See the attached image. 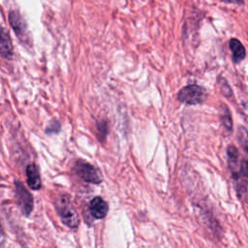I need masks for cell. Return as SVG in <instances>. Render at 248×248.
I'll return each mask as SVG.
<instances>
[{
  "mask_svg": "<svg viewBox=\"0 0 248 248\" xmlns=\"http://www.w3.org/2000/svg\"><path fill=\"white\" fill-rule=\"evenodd\" d=\"M55 206L60 219L65 226L71 229L78 228L79 223L78 214L67 196H62L59 201H57Z\"/></svg>",
  "mask_w": 248,
  "mask_h": 248,
  "instance_id": "6da1fadb",
  "label": "cell"
},
{
  "mask_svg": "<svg viewBox=\"0 0 248 248\" xmlns=\"http://www.w3.org/2000/svg\"><path fill=\"white\" fill-rule=\"evenodd\" d=\"M206 92L203 87L198 84H189L184 86L177 93V99L187 105H198L204 101Z\"/></svg>",
  "mask_w": 248,
  "mask_h": 248,
  "instance_id": "7a4b0ae2",
  "label": "cell"
},
{
  "mask_svg": "<svg viewBox=\"0 0 248 248\" xmlns=\"http://www.w3.org/2000/svg\"><path fill=\"white\" fill-rule=\"evenodd\" d=\"M75 170L77 174L86 182L93 184H99L102 182V176L99 170L86 161L78 160L75 163Z\"/></svg>",
  "mask_w": 248,
  "mask_h": 248,
  "instance_id": "3957f363",
  "label": "cell"
},
{
  "mask_svg": "<svg viewBox=\"0 0 248 248\" xmlns=\"http://www.w3.org/2000/svg\"><path fill=\"white\" fill-rule=\"evenodd\" d=\"M15 187L18 205L21 209L22 214L27 217L33 210V197L20 181H15Z\"/></svg>",
  "mask_w": 248,
  "mask_h": 248,
  "instance_id": "277c9868",
  "label": "cell"
},
{
  "mask_svg": "<svg viewBox=\"0 0 248 248\" xmlns=\"http://www.w3.org/2000/svg\"><path fill=\"white\" fill-rule=\"evenodd\" d=\"M9 22L17 38L24 44L29 43V35L27 33V26L17 11H11L9 13Z\"/></svg>",
  "mask_w": 248,
  "mask_h": 248,
  "instance_id": "5b68a950",
  "label": "cell"
},
{
  "mask_svg": "<svg viewBox=\"0 0 248 248\" xmlns=\"http://www.w3.org/2000/svg\"><path fill=\"white\" fill-rule=\"evenodd\" d=\"M89 211L95 219H103L108 214V205L101 197H95L89 203Z\"/></svg>",
  "mask_w": 248,
  "mask_h": 248,
  "instance_id": "8992f818",
  "label": "cell"
},
{
  "mask_svg": "<svg viewBox=\"0 0 248 248\" xmlns=\"http://www.w3.org/2000/svg\"><path fill=\"white\" fill-rule=\"evenodd\" d=\"M227 153H228L229 168L232 171V174L235 180H239L241 173H240V165H238V151L233 145H230L227 149Z\"/></svg>",
  "mask_w": 248,
  "mask_h": 248,
  "instance_id": "52a82bcc",
  "label": "cell"
},
{
  "mask_svg": "<svg viewBox=\"0 0 248 248\" xmlns=\"http://www.w3.org/2000/svg\"><path fill=\"white\" fill-rule=\"evenodd\" d=\"M26 180L28 186L32 190H39L42 187L41 175L39 172V169L35 164H29L26 167Z\"/></svg>",
  "mask_w": 248,
  "mask_h": 248,
  "instance_id": "ba28073f",
  "label": "cell"
},
{
  "mask_svg": "<svg viewBox=\"0 0 248 248\" xmlns=\"http://www.w3.org/2000/svg\"><path fill=\"white\" fill-rule=\"evenodd\" d=\"M1 56L5 59H11L13 57V46L9 33L4 27L1 29V41H0Z\"/></svg>",
  "mask_w": 248,
  "mask_h": 248,
  "instance_id": "9c48e42d",
  "label": "cell"
},
{
  "mask_svg": "<svg viewBox=\"0 0 248 248\" xmlns=\"http://www.w3.org/2000/svg\"><path fill=\"white\" fill-rule=\"evenodd\" d=\"M230 48L232 50V59L234 63H239L241 62L246 55V51L244 46H242V44L240 43L239 40L237 39H231L230 43H229Z\"/></svg>",
  "mask_w": 248,
  "mask_h": 248,
  "instance_id": "30bf717a",
  "label": "cell"
},
{
  "mask_svg": "<svg viewBox=\"0 0 248 248\" xmlns=\"http://www.w3.org/2000/svg\"><path fill=\"white\" fill-rule=\"evenodd\" d=\"M237 140H238V143H239L241 149L244 151L245 155L248 158V131L242 126H240L238 128Z\"/></svg>",
  "mask_w": 248,
  "mask_h": 248,
  "instance_id": "8fae6325",
  "label": "cell"
},
{
  "mask_svg": "<svg viewBox=\"0 0 248 248\" xmlns=\"http://www.w3.org/2000/svg\"><path fill=\"white\" fill-rule=\"evenodd\" d=\"M221 121L223 126L228 130V131H232V117H231V113L230 110L225 108V110L222 112L221 114Z\"/></svg>",
  "mask_w": 248,
  "mask_h": 248,
  "instance_id": "7c38bea8",
  "label": "cell"
},
{
  "mask_svg": "<svg viewBox=\"0 0 248 248\" xmlns=\"http://www.w3.org/2000/svg\"><path fill=\"white\" fill-rule=\"evenodd\" d=\"M218 83L220 85V90L222 92L223 95H225L226 97H231L232 95V89L231 87L229 86L228 82L226 81V79H224L223 78H219V80H218Z\"/></svg>",
  "mask_w": 248,
  "mask_h": 248,
  "instance_id": "4fadbf2b",
  "label": "cell"
},
{
  "mask_svg": "<svg viewBox=\"0 0 248 248\" xmlns=\"http://www.w3.org/2000/svg\"><path fill=\"white\" fill-rule=\"evenodd\" d=\"M97 130L99 132V135H101L103 138H105L108 134V124L105 121H101L97 124Z\"/></svg>",
  "mask_w": 248,
  "mask_h": 248,
  "instance_id": "5bb4252c",
  "label": "cell"
},
{
  "mask_svg": "<svg viewBox=\"0 0 248 248\" xmlns=\"http://www.w3.org/2000/svg\"><path fill=\"white\" fill-rule=\"evenodd\" d=\"M240 173L248 183V161H242L240 163Z\"/></svg>",
  "mask_w": 248,
  "mask_h": 248,
  "instance_id": "9a60e30c",
  "label": "cell"
},
{
  "mask_svg": "<svg viewBox=\"0 0 248 248\" xmlns=\"http://www.w3.org/2000/svg\"><path fill=\"white\" fill-rule=\"evenodd\" d=\"M60 129V124L57 121H52L50 125L47 126L46 132L47 134H51V133H56L57 131H59Z\"/></svg>",
  "mask_w": 248,
  "mask_h": 248,
  "instance_id": "2e32d148",
  "label": "cell"
},
{
  "mask_svg": "<svg viewBox=\"0 0 248 248\" xmlns=\"http://www.w3.org/2000/svg\"><path fill=\"white\" fill-rule=\"evenodd\" d=\"M227 2H238V0H225Z\"/></svg>",
  "mask_w": 248,
  "mask_h": 248,
  "instance_id": "e0dca14e",
  "label": "cell"
}]
</instances>
